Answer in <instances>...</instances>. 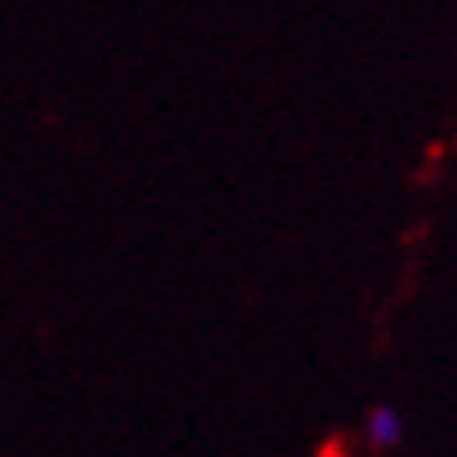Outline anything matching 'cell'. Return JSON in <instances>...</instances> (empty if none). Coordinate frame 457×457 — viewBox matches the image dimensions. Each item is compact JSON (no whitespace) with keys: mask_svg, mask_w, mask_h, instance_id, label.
<instances>
[{"mask_svg":"<svg viewBox=\"0 0 457 457\" xmlns=\"http://www.w3.org/2000/svg\"><path fill=\"white\" fill-rule=\"evenodd\" d=\"M369 445L373 449H395L400 445V436H404V422H400V413L395 409H386V404H378L373 413H369Z\"/></svg>","mask_w":457,"mask_h":457,"instance_id":"obj_1","label":"cell"}]
</instances>
